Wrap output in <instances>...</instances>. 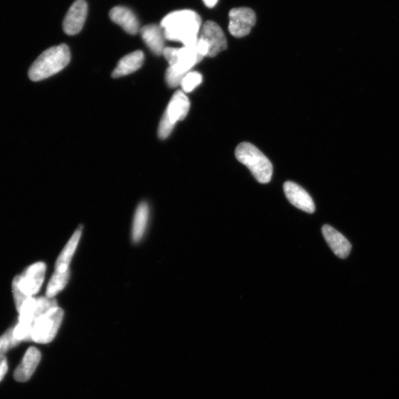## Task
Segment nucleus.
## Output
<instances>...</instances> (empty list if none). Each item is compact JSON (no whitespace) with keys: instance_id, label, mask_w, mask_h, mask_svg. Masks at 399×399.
<instances>
[{"instance_id":"obj_5","label":"nucleus","mask_w":399,"mask_h":399,"mask_svg":"<svg viewBox=\"0 0 399 399\" xmlns=\"http://www.w3.org/2000/svg\"><path fill=\"white\" fill-rule=\"evenodd\" d=\"M237 159L248 167L255 179L261 183L270 182L273 174L271 161L255 145L243 142L235 150Z\"/></svg>"},{"instance_id":"obj_15","label":"nucleus","mask_w":399,"mask_h":399,"mask_svg":"<svg viewBox=\"0 0 399 399\" xmlns=\"http://www.w3.org/2000/svg\"><path fill=\"white\" fill-rule=\"evenodd\" d=\"M110 17L113 23L122 27L127 33L136 35L140 31L139 22L136 14L129 9L117 6L111 9Z\"/></svg>"},{"instance_id":"obj_19","label":"nucleus","mask_w":399,"mask_h":399,"mask_svg":"<svg viewBox=\"0 0 399 399\" xmlns=\"http://www.w3.org/2000/svg\"><path fill=\"white\" fill-rule=\"evenodd\" d=\"M149 218V207L147 203H142L137 208L132 226V239L139 242L143 237Z\"/></svg>"},{"instance_id":"obj_7","label":"nucleus","mask_w":399,"mask_h":399,"mask_svg":"<svg viewBox=\"0 0 399 399\" xmlns=\"http://www.w3.org/2000/svg\"><path fill=\"white\" fill-rule=\"evenodd\" d=\"M190 102L183 91H177L171 99L160 122L159 137L166 139L173 132L176 123L183 120L188 112Z\"/></svg>"},{"instance_id":"obj_13","label":"nucleus","mask_w":399,"mask_h":399,"mask_svg":"<svg viewBox=\"0 0 399 399\" xmlns=\"http://www.w3.org/2000/svg\"><path fill=\"white\" fill-rule=\"evenodd\" d=\"M321 231L333 252L341 259L347 258L351 253L352 245L346 238L329 225L323 226Z\"/></svg>"},{"instance_id":"obj_23","label":"nucleus","mask_w":399,"mask_h":399,"mask_svg":"<svg viewBox=\"0 0 399 399\" xmlns=\"http://www.w3.org/2000/svg\"><path fill=\"white\" fill-rule=\"evenodd\" d=\"M8 363L6 357H0V382L2 381L3 378L8 372Z\"/></svg>"},{"instance_id":"obj_24","label":"nucleus","mask_w":399,"mask_h":399,"mask_svg":"<svg viewBox=\"0 0 399 399\" xmlns=\"http://www.w3.org/2000/svg\"><path fill=\"white\" fill-rule=\"evenodd\" d=\"M205 6L208 9L214 8L218 3V0H203Z\"/></svg>"},{"instance_id":"obj_8","label":"nucleus","mask_w":399,"mask_h":399,"mask_svg":"<svg viewBox=\"0 0 399 399\" xmlns=\"http://www.w3.org/2000/svg\"><path fill=\"white\" fill-rule=\"evenodd\" d=\"M63 316V310L57 307L38 318L32 329L31 341L40 344L50 343L58 332Z\"/></svg>"},{"instance_id":"obj_10","label":"nucleus","mask_w":399,"mask_h":399,"mask_svg":"<svg viewBox=\"0 0 399 399\" xmlns=\"http://www.w3.org/2000/svg\"><path fill=\"white\" fill-rule=\"evenodd\" d=\"M229 17V31L236 38L249 35L257 21L255 11L245 7L233 9Z\"/></svg>"},{"instance_id":"obj_22","label":"nucleus","mask_w":399,"mask_h":399,"mask_svg":"<svg viewBox=\"0 0 399 399\" xmlns=\"http://www.w3.org/2000/svg\"><path fill=\"white\" fill-rule=\"evenodd\" d=\"M203 81L202 75L196 71L188 72L181 83L183 90L189 92L194 90Z\"/></svg>"},{"instance_id":"obj_9","label":"nucleus","mask_w":399,"mask_h":399,"mask_svg":"<svg viewBox=\"0 0 399 399\" xmlns=\"http://www.w3.org/2000/svg\"><path fill=\"white\" fill-rule=\"evenodd\" d=\"M196 48L205 57H215L227 48V41L221 28L213 21H207L202 26Z\"/></svg>"},{"instance_id":"obj_16","label":"nucleus","mask_w":399,"mask_h":399,"mask_svg":"<svg viewBox=\"0 0 399 399\" xmlns=\"http://www.w3.org/2000/svg\"><path fill=\"white\" fill-rule=\"evenodd\" d=\"M140 33L142 40L154 54L162 55L165 49V37L162 28L160 26L155 24L144 26Z\"/></svg>"},{"instance_id":"obj_20","label":"nucleus","mask_w":399,"mask_h":399,"mask_svg":"<svg viewBox=\"0 0 399 399\" xmlns=\"http://www.w3.org/2000/svg\"><path fill=\"white\" fill-rule=\"evenodd\" d=\"M69 277V270L65 272L55 270L47 287L46 297L53 298L63 291L68 282Z\"/></svg>"},{"instance_id":"obj_1","label":"nucleus","mask_w":399,"mask_h":399,"mask_svg":"<svg viewBox=\"0 0 399 399\" xmlns=\"http://www.w3.org/2000/svg\"><path fill=\"white\" fill-rule=\"evenodd\" d=\"M160 26L166 40L193 47L198 43L203 26L198 13L185 9L168 14L163 18Z\"/></svg>"},{"instance_id":"obj_2","label":"nucleus","mask_w":399,"mask_h":399,"mask_svg":"<svg viewBox=\"0 0 399 399\" xmlns=\"http://www.w3.org/2000/svg\"><path fill=\"white\" fill-rule=\"evenodd\" d=\"M69 48L65 45L52 47L45 50L33 63L28 71L31 80H46L63 70L70 62Z\"/></svg>"},{"instance_id":"obj_12","label":"nucleus","mask_w":399,"mask_h":399,"mask_svg":"<svg viewBox=\"0 0 399 399\" xmlns=\"http://www.w3.org/2000/svg\"><path fill=\"white\" fill-rule=\"evenodd\" d=\"M283 189L284 195L293 206L307 213H314L315 204L305 189L292 181L284 183Z\"/></svg>"},{"instance_id":"obj_6","label":"nucleus","mask_w":399,"mask_h":399,"mask_svg":"<svg viewBox=\"0 0 399 399\" xmlns=\"http://www.w3.org/2000/svg\"><path fill=\"white\" fill-rule=\"evenodd\" d=\"M163 55L169 63L166 72L171 77L182 80L193 67L204 58L196 46L193 47L165 48Z\"/></svg>"},{"instance_id":"obj_4","label":"nucleus","mask_w":399,"mask_h":399,"mask_svg":"<svg viewBox=\"0 0 399 399\" xmlns=\"http://www.w3.org/2000/svg\"><path fill=\"white\" fill-rule=\"evenodd\" d=\"M57 307L53 298L31 297L23 304L18 316V324L14 326V334L18 341H31L32 329L35 321L42 315Z\"/></svg>"},{"instance_id":"obj_14","label":"nucleus","mask_w":399,"mask_h":399,"mask_svg":"<svg viewBox=\"0 0 399 399\" xmlns=\"http://www.w3.org/2000/svg\"><path fill=\"white\" fill-rule=\"evenodd\" d=\"M41 360V353L34 347H31L26 351L22 363L18 366L14 374L16 381L18 383L28 382L33 376Z\"/></svg>"},{"instance_id":"obj_21","label":"nucleus","mask_w":399,"mask_h":399,"mask_svg":"<svg viewBox=\"0 0 399 399\" xmlns=\"http://www.w3.org/2000/svg\"><path fill=\"white\" fill-rule=\"evenodd\" d=\"M14 330V327L9 329L0 337V357L4 356L6 352L21 343L15 338Z\"/></svg>"},{"instance_id":"obj_17","label":"nucleus","mask_w":399,"mask_h":399,"mask_svg":"<svg viewBox=\"0 0 399 399\" xmlns=\"http://www.w3.org/2000/svg\"><path fill=\"white\" fill-rule=\"evenodd\" d=\"M144 62V54L141 50L132 52L119 62L115 70L112 73L113 78H120L124 75L136 72L142 68Z\"/></svg>"},{"instance_id":"obj_18","label":"nucleus","mask_w":399,"mask_h":399,"mask_svg":"<svg viewBox=\"0 0 399 399\" xmlns=\"http://www.w3.org/2000/svg\"><path fill=\"white\" fill-rule=\"evenodd\" d=\"M81 235L82 230L80 229H78L73 233V236L65 246V248L62 251L58 259L56 260L55 271L65 272L69 270V265L75 250H77Z\"/></svg>"},{"instance_id":"obj_11","label":"nucleus","mask_w":399,"mask_h":399,"mask_svg":"<svg viewBox=\"0 0 399 399\" xmlns=\"http://www.w3.org/2000/svg\"><path fill=\"white\" fill-rule=\"evenodd\" d=\"M87 11L88 6L85 0H75L64 18L63 29L66 34L73 36L83 30Z\"/></svg>"},{"instance_id":"obj_3","label":"nucleus","mask_w":399,"mask_h":399,"mask_svg":"<svg viewBox=\"0 0 399 399\" xmlns=\"http://www.w3.org/2000/svg\"><path fill=\"white\" fill-rule=\"evenodd\" d=\"M46 271L44 262H36L30 265L22 275L14 277L12 292L18 312L26 300L39 292L44 282Z\"/></svg>"}]
</instances>
